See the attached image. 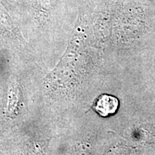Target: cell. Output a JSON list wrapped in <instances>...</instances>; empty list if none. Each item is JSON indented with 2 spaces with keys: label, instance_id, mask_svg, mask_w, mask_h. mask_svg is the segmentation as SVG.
<instances>
[{
  "label": "cell",
  "instance_id": "1",
  "mask_svg": "<svg viewBox=\"0 0 155 155\" xmlns=\"http://www.w3.org/2000/svg\"><path fill=\"white\" fill-rule=\"evenodd\" d=\"M119 107V101L116 97L111 95L104 94L99 96L95 102L94 108L101 116H106L114 114Z\"/></svg>",
  "mask_w": 155,
  "mask_h": 155
}]
</instances>
